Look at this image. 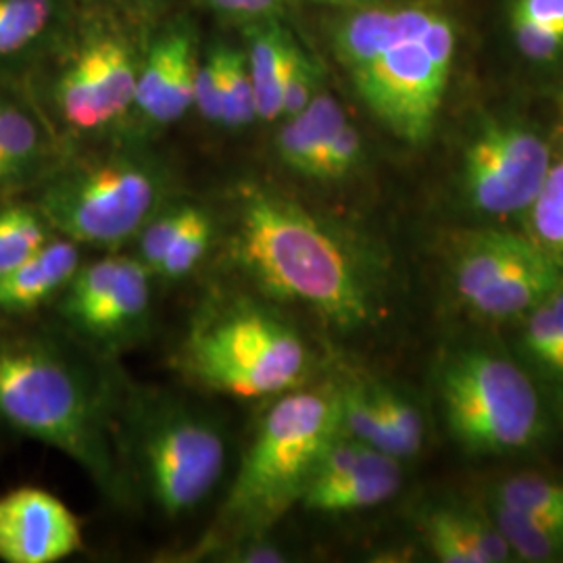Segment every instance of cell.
<instances>
[{
    "instance_id": "obj_5",
    "label": "cell",
    "mask_w": 563,
    "mask_h": 563,
    "mask_svg": "<svg viewBox=\"0 0 563 563\" xmlns=\"http://www.w3.org/2000/svg\"><path fill=\"white\" fill-rule=\"evenodd\" d=\"M118 446L128 470L169 518L195 511L216 490L228 460L222 426L205 409L167 395H134L128 401Z\"/></svg>"
},
{
    "instance_id": "obj_35",
    "label": "cell",
    "mask_w": 563,
    "mask_h": 563,
    "mask_svg": "<svg viewBox=\"0 0 563 563\" xmlns=\"http://www.w3.org/2000/svg\"><path fill=\"white\" fill-rule=\"evenodd\" d=\"M195 104L202 118L211 123H222V92L216 60L209 55L205 63L197 65L195 78Z\"/></svg>"
},
{
    "instance_id": "obj_33",
    "label": "cell",
    "mask_w": 563,
    "mask_h": 563,
    "mask_svg": "<svg viewBox=\"0 0 563 563\" xmlns=\"http://www.w3.org/2000/svg\"><path fill=\"white\" fill-rule=\"evenodd\" d=\"M318 95V69L297 46L290 63L284 92H282V118H292L302 111Z\"/></svg>"
},
{
    "instance_id": "obj_1",
    "label": "cell",
    "mask_w": 563,
    "mask_h": 563,
    "mask_svg": "<svg viewBox=\"0 0 563 563\" xmlns=\"http://www.w3.org/2000/svg\"><path fill=\"white\" fill-rule=\"evenodd\" d=\"M0 426L67 455L107 499L130 501L109 390L55 336L0 328Z\"/></svg>"
},
{
    "instance_id": "obj_30",
    "label": "cell",
    "mask_w": 563,
    "mask_h": 563,
    "mask_svg": "<svg viewBox=\"0 0 563 563\" xmlns=\"http://www.w3.org/2000/svg\"><path fill=\"white\" fill-rule=\"evenodd\" d=\"M528 211L534 241L563 260V162L551 163L543 188Z\"/></svg>"
},
{
    "instance_id": "obj_12",
    "label": "cell",
    "mask_w": 563,
    "mask_h": 563,
    "mask_svg": "<svg viewBox=\"0 0 563 563\" xmlns=\"http://www.w3.org/2000/svg\"><path fill=\"white\" fill-rule=\"evenodd\" d=\"M401 483V460L341 432L323 451L299 504L323 514L360 511L395 497Z\"/></svg>"
},
{
    "instance_id": "obj_36",
    "label": "cell",
    "mask_w": 563,
    "mask_h": 563,
    "mask_svg": "<svg viewBox=\"0 0 563 563\" xmlns=\"http://www.w3.org/2000/svg\"><path fill=\"white\" fill-rule=\"evenodd\" d=\"M511 18L563 25V0H516Z\"/></svg>"
},
{
    "instance_id": "obj_29",
    "label": "cell",
    "mask_w": 563,
    "mask_h": 563,
    "mask_svg": "<svg viewBox=\"0 0 563 563\" xmlns=\"http://www.w3.org/2000/svg\"><path fill=\"white\" fill-rule=\"evenodd\" d=\"M493 504L537 518L563 520V483L541 476H516L497 486Z\"/></svg>"
},
{
    "instance_id": "obj_9",
    "label": "cell",
    "mask_w": 563,
    "mask_h": 563,
    "mask_svg": "<svg viewBox=\"0 0 563 563\" xmlns=\"http://www.w3.org/2000/svg\"><path fill=\"white\" fill-rule=\"evenodd\" d=\"M549 144L530 128L493 121L463 153V192L484 216L522 213L537 201L551 169Z\"/></svg>"
},
{
    "instance_id": "obj_3",
    "label": "cell",
    "mask_w": 563,
    "mask_h": 563,
    "mask_svg": "<svg viewBox=\"0 0 563 563\" xmlns=\"http://www.w3.org/2000/svg\"><path fill=\"white\" fill-rule=\"evenodd\" d=\"M342 432L336 384L295 388L263 416L223 504V530L242 539L263 534L302 488L323 451Z\"/></svg>"
},
{
    "instance_id": "obj_18",
    "label": "cell",
    "mask_w": 563,
    "mask_h": 563,
    "mask_svg": "<svg viewBox=\"0 0 563 563\" xmlns=\"http://www.w3.org/2000/svg\"><path fill=\"white\" fill-rule=\"evenodd\" d=\"M426 541L434 558L443 563H504L514 560L495 523L481 516L444 507L426 520Z\"/></svg>"
},
{
    "instance_id": "obj_21",
    "label": "cell",
    "mask_w": 563,
    "mask_h": 563,
    "mask_svg": "<svg viewBox=\"0 0 563 563\" xmlns=\"http://www.w3.org/2000/svg\"><path fill=\"white\" fill-rule=\"evenodd\" d=\"M97 101L107 123L121 118L136 99V69L125 44L115 38H97L80 51Z\"/></svg>"
},
{
    "instance_id": "obj_13",
    "label": "cell",
    "mask_w": 563,
    "mask_h": 563,
    "mask_svg": "<svg viewBox=\"0 0 563 563\" xmlns=\"http://www.w3.org/2000/svg\"><path fill=\"white\" fill-rule=\"evenodd\" d=\"M81 543L78 516L53 493L20 486L0 497V562H63Z\"/></svg>"
},
{
    "instance_id": "obj_6",
    "label": "cell",
    "mask_w": 563,
    "mask_h": 563,
    "mask_svg": "<svg viewBox=\"0 0 563 563\" xmlns=\"http://www.w3.org/2000/svg\"><path fill=\"white\" fill-rule=\"evenodd\" d=\"M444 420L476 455L523 449L541 432V399L520 365L488 351H462L441 369Z\"/></svg>"
},
{
    "instance_id": "obj_16",
    "label": "cell",
    "mask_w": 563,
    "mask_h": 563,
    "mask_svg": "<svg viewBox=\"0 0 563 563\" xmlns=\"http://www.w3.org/2000/svg\"><path fill=\"white\" fill-rule=\"evenodd\" d=\"M78 267V244L55 234L30 260L0 274V318H23L41 309L44 302L53 301Z\"/></svg>"
},
{
    "instance_id": "obj_24",
    "label": "cell",
    "mask_w": 563,
    "mask_h": 563,
    "mask_svg": "<svg viewBox=\"0 0 563 563\" xmlns=\"http://www.w3.org/2000/svg\"><path fill=\"white\" fill-rule=\"evenodd\" d=\"M53 236V228L36 205H0V274H7L30 260Z\"/></svg>"
},
{
    "instance_id": "obj_2",
    "label": "cell",
    "mask_w": 563,
    "mask_h": 563,
    "mask_svg": "<svg viewBox=\"0 0 563 563\" xmlns=\"http://www.w3.org/2000/svg\"><path fill=\"white\" fill-rule=\"evenodd\" d=\"M230 249L269 299L301 305L346 332L372 320V288L351 246L299 202L257 186L242 190Z\"/></svg>"
},
{
    "instance_id": "obj_7",
    "label": "cell",
    "mask_w": 563,
    "mask_h": 563,
    "mask_svg": "<svg viewBox=\"0 0 563 563\" xmlns=\"http://www.w3.org/2000/svg\"><path fill=\"white\" fill-rule=\"evenodd\" d=\"M162 197V180L153 169L111 159L51 181L36 207L57 236L111 246L139 234L157 213Z\"/></svg>"
},
{
    "instance_id": "obj_23",
    "label": "cell",
    "mask_w": 563,
    "mask_h": 563,
    "mask_svg": "<svg viewBox=\"0 0 563 563\" xmlns=\"http://www.w3.org/2000/svg\"><path fill=\"white\" fill-rule=\"evenodd\" d=\"M493 523L514 558L530 563L563 560V520L537 518L493 504Z\"/></svg>"
},
{
    "instance_id": "obj_32",
    "label": "cell",
    "mask_w": 563,
    "mask_h": 563,
    "mask_svg": "<svg viewBox=\"0 0 563 563\" xmlns=\"http://www.w3.org/2000/svg\"><path fill=\"white\" fill-rule=\"evenodd\" d=\"M362 157V136L360 132L346 121L341 130L336 132V136L330 142V146L325 148L322 159L316 167L313 178L320 180H339L342 176H346Z\"/></svg>"
},
{
    "instance_id": "obj_28",
    "label": "cell",
    "mask_w": 563,
    "mask_h": 563,
    "mask_svg": "<svg viewBox=\"0 0 563 563\" xmlns=\"http://www.w3.org/2000/svg\"><path fill=\"white\" fill-rule=\"evenodd\" d=\"M213 236H216V223L205 209L197 207L195 216L190 218V222L186 223V228L169 246V251L165 253V257L153 274L169 282L190 276L205 260Z\"/></svg>"
},
{
    "instance_id": "obj_38",
    "label": "cell",
    "mask_w": 563,
    "mask_h": 563,
    "mask_svg": "<svg viewBox=\"0 0 563 563\" xmlns=\"http://www.w3.org/2000/svg\"><path fill=\"white\" fill-rule=\"evenodd\" d=\"M325 2H339V0H325Z\"/></svg>"
},
{
    "instance_id": "obj_17",
    "label": "cell",
    "mask_w": 563,
    "mask_h": 563,
    "mask_svg": "<svg viewBox=\"0 0 563 563\" xmlns=\"http://www.w3.org/2000/svg\"><path fill=\"white\" fill-rule=\"evenodd\" d=\"M434 15L437 11L426 7L357 11L334 34L336 55L349 71H355L399 42L420 41Z\"/></svg>"
},
{
    "instance_id": "obj_31",
    "label": "cell",
    "mask_w": 563,
    "mask_h": 563,
    "mask_svg": "<svg viewBox=\"0 0 563 563\" xmlns=\"http://www.w3.org/2000/svg\"><path fill=\"white\" fill-rule=\"evenodd\" d=\"M195 211H197L195 205H176L172 209H165L159 216L155 213L148 222L144 223V228L139 232L141 234V239H139L141 257L139 260L151 269V274L157 269L165 253L178 239V234L186 228V223L190 222Z\"/></svg>"
},
{
    "instance_id": "obj_14",
    "label": "cell",
    "mask_w": 563,
    "mask_h": 563,
    "mask_svg": "<svg viewBox=\"0 0 563 563\" xmlns=\"http://www.w3.org/2000/svg\"><path fill=\"white\" fill-rule=\"evenodd\" d=\"M342 432L395 460H409L423 444V418L416 402L388 384L351 378L336 384Z\"/></svg>"
},
{
    "instance_id": "obj_27",
    "label": "cell",
    "mask_w": 563,
    "mask_h": 563,
    "mask_svg": "<svg viewBox=\"0 0 563 563\" xmlns=\"http://www.w3.org/2000/svg\"><path fill=\"white\" fill-rule=\"evenodd\" d=\"M53 18L55 0H0V59L41 41Z\"/></svg>"
},
{
    "instance_id": "obj_10",
    "label": "cell",
    "mask_w": 563,
    "mask_h": 563,
    "mask_svg": "<svg viewBox=\"0 0 563 563\" xmlns=\"http://www.w3.org/2000/svg\"><path fill=\"white\" fill-rule=\"evenodd\" d=\"M59 313L86 341L101 346L134 341L151 316V269L132 257L80 265L59 295Z\"/></svg>"
},
{
    "instance_id": "obj_20",
    "label": "cell",
    "mask_w": 563,
    "mask_h": 563,
    "mask_svg": "<svg viewBox=\"0 0 563 563\" xmlns=\"http://www.w3.org/2000/svg\"><path fill=\"white\" fill-rule=\"evenodd\" d=\"M297 44L276 23L260 25L249 41V71L255 90L257 118L274 121L282 118V92Z\"/></svg>"
},
{
    "instance_id": "obj_4",
    "label": "cell",
    "mask_w": 563,
    "mask_h": 563,
    "mask_svg": "<svg viewBox=\"0 0 563 563\" xmlns=\"http://www.w3.org/2000/svg\"><path fill=\"white\" fill-rule=\"evenodd\" d=\"M178 365L209 390L265 399L305 383L309 349L274 309L234 295L202 305L181 341Z\"/></svg>"
},
{
    "instance_id": "obj_26",
    "label": "cell",
    "mask_w": 563,
    "mask_h": 563,
    "mask_svg": "<svg viewBox=\"0 0 563 563\" xmlns=\"http://www.w3.org/2000/svg\"><path fill=\"white\" fill-rule=\"evenodd\" d=\"M211 57L216 60L220 78L223 125H249L257 118V107L246 55H242L241 51L232 46H220L211 53Z\"/></svg>"
},
{
    "instance_id": "obj_8",
    "label": "cell",
    "mask_w": 563,
    "mask_h": 563,
    "mask_svg": "<svg viewBox=\"0 0 563 563\" xmlns=\"http://www.w3.org/2000/svg\"><path fill=\"white\" fill-rule=\"evenodd\" d=\"M463 302L486 318L530 313L563 284V262L534 239L504 230L463 236L453 257Z\"/></svg>"
},
{
    "instance_id": "obj_11",
    "label": "cell",
    "mask_w": 563,
    "mask_h": 563,
    "mask_svg": "<svg viewBox=\"0 0 563 563\" xmlns=\"http://www.w3.org/2000/svg\"><path fill=\"white\" fill-rule=\"evenodd\" d=\"M367 109L409 144L430 139L443 102L449 74L420 41L399 42L380 57L351 71Z\"/></svg>"
},
{
    "instance_id": "obj_15",
    "label": "cell",
    "mask_w": 563,
    "mask_h": 563,
    "mask_svg": "<svg viewBox=\"0 0 563 563\" xmlns=\"http://www.w3.org/2000/svg\"><path fill=\"white\" fill-rule=\"evenodd\" d=\"M197 60L192 41L172 32L155 42L136 81L134 104L155 123H174L195 104Z\"/></svg>"
},
{
    "instance_id": "obj_34",
    "label": "cell",
    "mask_w": 563,
    "mask_h": 563,
    "mask_svg": "<svg viewBox=\"0 0 563 563\" xmlns=\"http://www.w3.org/2000/svg\"><path fill=\"white\" fill-rule=\"evenodd\" d=\"M511 30L523 55L530 59H553L563 48V25L511 18Z\"/></svg>"
},
{
    "instance_id": "obj_37",
    "label": "cell",
    "mask_w": 563,
    "mask_h": 563,
    "mask_svg": "<svg viewBox=\"0 0 563 563\" xmlns=\"http://www.w3.org/2000/svg\"><path fill=\"white\" fill-rule=\"evenodd\" d=\"M213 7L225 13L246 15V18H262L280 9L282 0H209Z\"/></svg>"
},
{
    "instance_id": "obj_19",
    "label": "cell",
    "mask_w": 563,
    "mask_h": 563,
    "mask_svg": "<svg viewBox=\"0 0 563 563\" xmlns=\"http://www.w3.org/2000/svg\"><path fill=\"white\" fill-rule=\"evenodd\" d=\"M346 123L339 101L318 92L297 115L288 118L278 136V153L286 167L313 178L316 167L336 132Z\"/></svg>"
},
{
    "instance_id": "obj_25",
    "label": "cell",
    "mask_w": 563,
    "mask_h": 563,
    "mask_svg": "<svg viewBox=\"0 0 563 563\" xmlns=\"http://www.w3.org/2000/svg\"><path fill=\"white\" fill-rule=\"evenodd\" d=\"M522 344L530 362L563 384V284L528 313Z\"/></svg>"
},
{
    "instance_id": "obj_22",
    "label": "cell",
    "mask_w": 563,
    "mask_h": 563,
    "mask_svg": "<svg viewBox=\"0 0 563 563\" xmlns=\"http://www.w3.org/2000/svg\"><path fill=\"white\" fill-rule=\"evenodd\" d=\"M44 136L34 113L0 97V188L27 178L42 159Z\"/></svg>"
}]
</instances>
